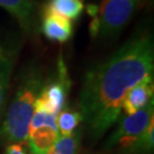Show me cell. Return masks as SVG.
<instances>
[{
	"label": "cell",
	"mask_w": 154,
	"mask_h": 154,
	"mask_svg": "<svg viewBox=\"0 0 154 154\" xmlns=\"http://www.w3.org/2000/svg\"><path fill=\"white\" fill-rule=\"evenodd\" d=\"M154 119V100L147 104L144 109L136 113L126 116L121 119L116 130L107 138L104 147L106 149L113 147H120L127 153L143 135V132L149 127V122Z\"/></svg>",
	"instance_id": "obj_5"
},
{
	"label": "cell",
	"mask_w": 154,
	"mask_h": 154,
	"mask_svg": "<svg viewBox=\"0 0 154 154\" xmlns=\"http://www.w3.org/2000/svg\"><path fill=\"white\" fill-rule=\"evenodd\" d=\"M81 130H77L69 136H58L48 154H78L81 143Z\"/></svg>",
	"instance_id": "obj_13"
},
{
	"label": "cell",
	"mask_w": 154,
	"mask_h": 154,
	"mask_svg": "<svg viewBox=\"0 0 154 154\" xmlns=\"http://www.w3.org/2000/svg\"><path fill=\"white\" fill-rule=\"evenodd\" d=\"M45 81L44 72L39 63L30 62L21 70L16 91L0 128V143H26L34 104Z\"/></svg>",
	"instance_id": "obj_2"
},
{
	"label": "cell",
	"mask_w": 154,
	"mask_h": 154,
	"mask_svg": "<svg viewBox=\"0 0 154 154\" xmlns=\"http://www.w3.org/2000/svg\"><path fill=\"white\" fill-rule=\"evenodd\" d=\"M70 87L71 80L67 71V66L63 56L60 55L55 75L45 81L41 93L35 100L34 110L57 116L64 107H66Z\"/></svg>",
	"instance_id": "obj_4"
},
{
	"label": "cell",
	"mask_w": 154,
	"mask_h": 154,
	"mask_svg": "<svg viewBox=\"0 0 154 154\" xmlns=\"http://www.w3.org/2000/svg\"><path fill=\"white\" fill-rule=\"evenodd\" d=\"M57 138L56 116L34 110L26 137L31 154H48Z\"/></svg>",
	"instance_id": "obj_6"
},
{
	"label": "cell",
	"mask_w": 154,
	"mask_h": 154,
	"mask_svg": "<svg viewBox=\"0 0 154 154\" xmlns=\"http://www.w3.org/2000/svg\"><path fill=\"white\" fill-rule=\"evenodd\" d=\"M17 53L18 49L15 48L14 45L4 46L0 42V116L6 104Z\"/></svg>",
	"instance_id": "obj_10"
},
{
	"label": "cell",
	"mask_w": 154,
	"mask_h": 154,
	"mask_svg": "<svg viewBox=\"0 0 154 154\" xmlns=\"http://www.w3.org/2000/svg\"><path fill=\"white\" fill-rule=\"evenodd\" d=\"M44 7L70 21H77L83 13L82 0H49Z\"/></svg>",
	"instance_id": "obj_11"
},
{
	"label": "cell",
	"mask_w": 154,
	"mask_h": 154,
	"mask_svg": "<svg viewBox=\"0 0 154 154\" xmlns=\"http://www.w3.org/2000/svg\"><path fill=\"white\" fill-rule=\"evenodd\" d=\"M154 95V81L153 74L146 77L136 86H134L126 94L121 105V110L126 116L136 113L137 111L144 109L147 104L153 100Z\"/></svg>",
	"instance_id": "obj_8"
},
{
	"label": "cell",
	"mask_w": 154,
	"mask_h": 154,
	"mask_svg": "<svg viewBox=\"0 0 154 154\" xmlns=\"http://www.w3.org/2000/svg\"><path fill=\"white\" fill-rule=\"evenodd\" d=\"M154 71L152 34L138 32L111 56L89 67L79 96L89 138L97 142L121 114L126 94Z\"/></svg>",
	"instance_id": "obj_1"
},
{
	"label": "cell",
	"mask_w": 154,
	"mask_h": 154,
	"mask_svg": "<svg viewBox=\"0 0 154 154\" xmlns=\"http://www.w3.org/2000/svg\"><path fill=\"white\" fill-rule=\"evenodd\" d=\"M154 146V119L149 122V127L143 132V135L138 138V140L129 149L128 154H149L152 153Z\"/></svg>",
	"instance_id": "obj_14"
},
{
	"label": "cell",
	"mask_w": 154,
	"mask_h": 154,
	"mask_svg": "<svg viewBox=\"0 0 154 154\" xmlns=\"http://www.w3.org/2000/svg\"><path fill=\"white\" fill-rule=\"evenodd\" d=\"M40 31L50 41L65 44L73 35V24L70 20L42 7Z\"/></svg>",
	"instance_id": "obj_7"
},
{
	"label": "cell",
	"mask_w": 154,
	"mask_h": 154,
	"mask_svg": "<svg viewBox=\"0 0 154 154\" xmlns=\"http://www.w3.org/2000/svg\"><path fill=\"white\" fill-rule=\"evenodd\" d=\"M81 122H82V116L79 111L64 107L56 116V126L58 130V136H69L73 134Z\"/></svg>",
	"instance_id": "obj_12"
},
{
	"label": "cell",
	"mask_w": 154,
	"mask_h": 154,
	"mask_svg": "<svg viewBox=\"0 0 154 154\" xmlns=\"http://www.w3.org/2000/svg\"><path fill=\"white\" fill-rule=\"evenodd\" d=\"M139 0H102L98 13L91 17L89 32L91 38L113 39L131 20Z\"/></svg>",
	"instance_id": "obj_3"
},
{
	"label": "cell",
	"mask_w": 154,
	"mask_h": 154,
	"mask_svg": "<svg viewBox=\"0 0 154 154\" xmlns=\"http://www.w3.org/2000/svg\"><path fill=\"white\" fill-rule=\"evenodd\" d=\"M5 154H28L24 149L23 144L20 143H11L6 146Z\"/></svg>",
	"instance_id": "obj_15"
},
{
	"label": "cell",
	"mask_w": 154,
	"mask_h": 154,
	"mask_svg": "<svg viewBox=\"0 0 154 154\" xmlns=\"http://www.w3.org/2000/svg\"><path fill=\"white\" fill-rule=\"evenodd\" d=\"M0 7L15 17L25 32L32 33L35 30V7L33 0H0Z\"/></svg>",
	"instance_id": "obj_9"
}]
</instances>
